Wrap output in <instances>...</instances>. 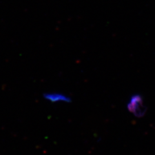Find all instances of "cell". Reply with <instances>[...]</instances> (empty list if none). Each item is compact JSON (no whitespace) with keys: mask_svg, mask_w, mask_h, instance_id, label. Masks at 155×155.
<instances>
[{"mask_svg":"<svg viewBox=\"0 0 155 155\" xmlns=\"http://www.w3.org/2000/svg\"><path fill=\"white\" fill-rule=\"evenodd\" d=\"M43 96H44V98L45 99L52 101V102H56V101H67V102H70V101H71V100L69 97L60 93H45L43 94Z\"/></svg>","mask_w":155,"mask_h":155,"instance_id":"2","label":"cell"},{"mask_svg":"<svg viewBox=\"0 0 155 155\" xmlns=\"http://www.w3.org/2000/svg\"><path fill=\"white\" fill-rule=\"evenodd\" d=\"M128 109L134 114L140 116L143 114L145 110L142 97L140 94L133 95L128 104Z\"/></svg>","mask_w":155,"mask_h":155,"instance_id":"1","label":"cell"}]
</instances>
